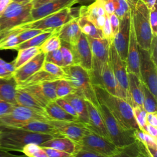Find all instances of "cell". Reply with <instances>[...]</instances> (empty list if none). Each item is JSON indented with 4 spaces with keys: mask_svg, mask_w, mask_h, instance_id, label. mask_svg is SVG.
Listing matches in <instances>:
<instances>
[{
    "mask_svg": "<svg viewBox=\"0 0 157 157\" xmlns=\"http://www.w3.org/2000/svg\"><path fill=\"white\" fill-rule=\"evenodd\" d=\"M93 88L98 102L108 109L123 128L131 131L139 129L132 108L126 100L110 94L101 85L93 84Z\"/></svg>",
    "mask_w": 157,
    "mask_h": 157,
    "instance_id": "1",
    "label": "cell"
},
{
    "mask_svg": "<svg viewBox=\"0 0 157 157\" xmlns=\"http://www.w3.org/2000/svg\"><path fill=\"white\" fill-rule=\"evenodd\" d=\"M55 137L50 135L28 131L19 128L1 126L0 150L7 151L21 152L23 147L31 143L40 145Z\"/></svg>",
    "mask_w": 157,
    "mask_h": 157,
    "instance_id": "2",
    "label": "cell"
},
{
    "mask_svg": "<svg viewBox=\"0 0 157 157\" xmlns=\"http://www.w3.org/2000/svg\"><path fill=\"white\" fill-rule=\"evenodd\" d=\"M63 68L65 73L64 79L71 83L75 93L91 102L97 108L99 102L94 90L91 72L77 64Z\"/></svg>",
    "mask_w": 157,
    "mask_h": 157,
    "instance_id": "3",
    "label": "cell"
},
{
    "mask_svg": "<svg viewBox=\"0 0 157 157\" xmlns=\"http://www.w3.org/2000/svg\"><path fill=\"white\" fill-rule=\"evenodd\" d=\"M131 19L137 42L140 48L149 50L153 35L149 22V9L139 1L135 6H130Z\"/></svg>",
    "mask_w": 157,
    "mask_h": 157,
    "instance_id": "4",
    "label": "cell"
},
{
    "mask_svg": "<svg viewBox=\"0 0 157 157\" xmlns=\"http://www.w3.org/2000/svg\"><path fill=\"white\" fill-rule=\"evenodd\" d=\"M31 2L12 1L0 15V36L9 30L33 21Z\"/></svg>",
    "mask_w": 157,
    "mask_h": 157,
    "instance_id": "5",
    "label": "cell"
},
{
    "mask_svg": "<svg viewBox=\"0 0 157 157\" xmlns=\"http://www.w3.org/2000/svg\"><path fill=\"white\" fill-rule=\"evenodd\" d=\"M79 8L80 7L74 8L72 7H67L57 12L18 27L23 29H40L44 32H56L69 21L78 17Z\"/></svg>",
    "mask_w": 157,
    "mask_h": 157,
    "instance_id": "6",
    "label": "cell"
},
{
    "mask_svg": "<svg viewBox=\"0 0 157 157\" xmlns=\"http://www.w3.org/2000/svg\"><path fill=\"white\" fill-rule=\"evenodd\" d=\"M97 109L102 117L111 142L117 147H124L136 140L134 136V131L123 128L104 104L99 102Z\"/></svg>",
    "mask_w": 157,
    "mask_h": 157,
    "instance_id": "7",
    "label": "cell"
},
{
    "mask_svg": "<svg viewBox=\"0 0 157 157\" xmlns=\"http://www.w3.org/2000/svg\"><path fill=\"white\" fill-rule=\"evenodd\" d=\"M44 111L15 105L10 112L0 117V125L9 128H17L33 121H48Z\"/></svg>",
    "mask_w": 157,
    "mask_h": 157,
    "instance_id": "8",
    "label": "cell"
},
{
    "mask_svg": "<svg viewBox=\"0 0 157 157\" xmlns=\"http://www.w3.org/2000/svg\"><path fill=\"white\" fill-rule=\"evenodd\" d=\"M87 37L92 55L91 77L93 84L100 85V76L103 66L110 56V44L104 38Z\"/></svg>",
    "mask_w": 157,
    "mask_h": 157,
    "instance_id": "9",
    "label": "cell"
},
{
    "mask_svg": "<svg viewBox=\"0 0 157 157\" xmlns=\"http://www.w3.org/2000/svg\"><path fill=\"white\" fill-rule=\"evenodd\" d=\"M110 57L117 82L116 96L127 101L128 99V76L126 63L120 58L113 43L110 45Z\"/></svg>",
    "mask_w": 157,
    "mask_h": 157,
    "instance_id": "10",
    "label": "cell"
},
{
    "mask_svg": "<svg viewBox=\"0 0 157 157\" xmlns=\"http://www.w3.org/2000/svg\"><path fill=\"white\" fill-rule=\"evenodd\" d=\"M80 149L105 157H110L119 151L112 142L90 131L85 134L79 143Z\"/></svg>",
    "mask_w": 157,
    "mask_h": 157,
    "instance_id": "11",
    "label": "cell"
},
{
    "mask_svg": "<svg viewBox=\"0 0 157 157\" xmlns=\"http://www.w3.org/2000/svg\"><path fill=\"white\" fill-rule=\"evenodd\" d=\"M139 52L140 80L156 98L157 65L151 59L148 50L139 47Z\"/></svg>",
    "mask_w": 157,
    "mask_h": 157,
    "instance_id": "12",
    "label": "cell"
},
{
    "mask_svg": "<svg viewBox=\"0 0 157 157\" xmlns=\"http://www.w3.org/2000/svg\"><path fill=\"white\" fill-rule=\"evenodd\" d=\"M131 29V12H127L120 19V26L118 32L113 39V44L120 58L126 61L128 55V45Z\"/></svg>",
    "mask_w": 157,
    "mask_h": 157,
    "instance_id": "13",
    "label": "cell"
},
{
    "mask_svg": "<svg viewBox=\"0 0 157 157\" xmlns=\"http://www.w3.org/2000/svg\"><path fill=\"white\" fill-rule=\"evenodd\" d=\"M74 57V64L79 65L86 70L92 71V55L87 37L81 33L77 42L71 45Z\"/></svg>",
    "mask_w": 157,
    "mask_h": 157,
    "instance_id": "14",
    "label": "cell"
},
{
    "mask_svg": "<svg viewBox=\"0 0 157 157\" xmlns=\"http://www.w3.org/2000/svg\"><path fill=\"white\" fill-rule=\"evenodd\" d=\"M48 121L62 136L70 139L78 145L83 137L90 131L84 124L79 121L68 122L54 120H48Z\"/></svg>",
    "mask_w": 157,
    "mask_h": 157,
    "instance_id": "15",
    "label": "cell"
},
{
    "mask_svg": "<svg viewBox=\"0 0 157 157\" xmlns=\"http://www.w3.org/2000/svg\"><path fill=\"white\" fill-rule=\"evenodd\" d=\"M106 15L101 0H96L88 6H81L79 8V16L85 17L100 30L104 26Z\"/></svg>",
    "mask_w": 157,
    "mask_h": 157,
    "instance_id": "16",
    "label": "cell"
},
{
    "mask_svg": "<svg viewBox=\"0 0 157 157\" xmlns=\"http://www.w3.org/2000/svg\"><path fill=\"white\" fill-rule=\"evenodd\" d=\"M45 54L40 52L22 66L16 69L13 77L17 84L23 82L34 73L40 70L45 62Z\"/></svg>",
    "mask_w": 157,
    "mask_h": 157,
    "instance_id": "17",
    "label": "cell"
},
{
    "mask_svg": "<svg viewBox=\"0 0 157 157\" xmlns=\"http://www.w3.org/2000/svg\"><path fill=\"white\" fill-rule=\"evenodd\" d=\"M85 102L88 114V123L85 124V126L93 132L111 142L105 123L99 110L89 101L85 100Z\"/></svg>",
    "mask_w": 157,
    "mask_h": 157,
    "instance_id": "18",
    "label": "cell"
},
{
    "mask_svg": "<svg viewBox=\"0 0 157 157\" xmlns=\"http://www.w3.org/2000/svg\"><path fill=\"white\" fill-rule=\"evenodd\" d=\"M75 4V0H53L38 7L31 9L33 21L39 20L48 15L54 13Z\"/></svg>",
    "mask_w": 157,
    "mask_h": 157,
    "instance_id": "19",
    "label": "cell"
},
{
    "mask_svg": "<svg viewBox=\"0 0 157 157\" xmlns=\"http://www.w3.org/2000/svg\"><path fill=\"white\" fill-rule=\"evenodd\" d=\"M126 67L128 72L134 73L140 78V63H139V45L137 42L132 23L131 19L130 36L128 45V55L126 58Z\"/></svg>",
    "mask_w": 157,
    "mask_h": 157,
    "instance_id": "20",
    "label": "cell"
},
{
    "mask_svg": "<svg viewBox=\"0 0 157 157\" xmlns=\"http://www.w3.org/2000/svg\"><path fill=\"white\" fill-rule=\"evenodd\" d=\"M128 99L127 102L133 107H143L144 93L142 82L135 74L128 72Z\"/></svg>",
    "mask_w": 157,
    "mask_h": 157,
    "instance_id": "21",
    "label": "cell"
},
{
    "mask_svg": "<svg viewBox=\"0 0 157 157\" xmlns=\"http://www.w3.org/2000/svg\"><path fill=\"white\" fill-rule=\"evenodd\" d=\"M55 33L61 40L70 45H74L82 33L78 23V18L69 21Z\"/></svg>",
    "mask_w": 157,
    "mask_h": 157,
    "instance_id": "22",
    "label": "cell"
},
{
    "mask_svg": "<svg viewBox=\"0 0 157 157\" xmlns=\"http://www.w3.org/2000/svg\"><path fill=\"white\" fill-rule=\"evenodd\" d=\"M39 146L41 147L51 148L74 155H75L80 150V146L77 144L64 136L53 137L43 142Z\"/></svg>",
    "mask_w": 157,
    "mask_h": 157,
    "instance_id": "23",
    "label": "cell"
},
{
    "mask_svg": "<svg viewBox=\"0 0 157 157\" xmlns=\"http://www.w3.org/2000/svg\"><path fill=\"white\" fill-rule=\"evenodd\" d=\"M44 112L48 120L78 121V118L65 112L55 101L48 102L44 108Z\"/></svg>",
    "mask_w": 157,
    "mask_h": 157,
    "instance_id": "24",
    "label": "cell"
},
{
    "mask_svg": "<svg viewBox=\"0 0 157 157\" xmlns=\"http://www.w3.org/2000/svg\"><path fill=\"white\" fill-rule=\"evenodd\" d=\"M100 85L110 94L116 96L117 82L113 72L110 57L105 61L100 76Z\"/></svg>",
    "mask_w": 157,
    "mask_h": 157,
    "instance_id": "25",
    "label": "cell"
},
{
    "mask_svg": "<svg viewBox=\"0 0 157 157\" xmlns=\"http://www.w3.org/2000/svg\"><path fill=\"white\" fill-rule=\"evenodd\" d=\"M14 128H19L39 134H48L55 137H62V136L57 131L56 129L48 121H33Z\"/></svg>",
    "mask_w": 157,
    "mask_h": 157,
    "instance_id": "26",
    "label": "cell"
},
{
    "mask_svg": "<svg viewBox=\"0 0 157 157\" xmlns=\"http://www.w3.org/2000/svg\"><path fill=\"white\" fill-rule=\"evenodd\" d=\"M64 98L73 107L77 113L79 122L85 124L88 123V114L85 100L77 93L69 94Z\"/></svg>",
    "mask_w": 157,
    "mask_h": 157,
    "instance_id": "27",
    "label": "cell"
},
{
    "mask_svg": "<svg viewBox=\"0 0 157 157\" xmlns=\"http://www.w3.org/2000/svg\"><path fill=\"white\" fill-rule=\"evenodd\" d=\"M17 83L13 77L0 78V99L17 105L16 101Z\"/></svg>",
    "mask_w": 157,
    "mask_h": 157,
    "instance_id": "28",
    "label": "cell"
},
{
    "mask_svg": "<svg viewBox=\"0 0 157 157\" xmlns=\"http://www.w3.org/2000/svg\"><path fill=\"white\" fill-rule=\"evenodd\" d=\"M16 101L17 105L44 111V106L25 88H17Z\"/></svg>",
    "mask_w": 157,
    "mask_h": 157,
    "instance_id": "29",
    "label": "cell"
},
{
    "mask_svg": "<svg viewBox=\"0 0 157 157\" xmlns=\"http://www.w3.org/2000/svg\"><path fill=\"white\" fill-rule=\"evenodd\" d=\"M58 80H59V78L42 69H40L32 75L23 82L17 84V88H23L32 85H40L45 82H53Z\"/></svg>",
    "mask_w": 157,
    "mask_h": 157,
    "instance_id": "30",
    "label": "cell"
},
{
    "mask_svg": "<svg viewBox=\"0 0 157 157\" xmlns=\"http://www.w3.org/2000/svg\"><path fill=\"white\" fill-rule=\"evenodd\" d=\"M23 28L16 27L5 33L0 36V50L14 49L20 44L18 35Z\"/></svg>",
    "mask_w": 157,
    "mask_h": 157,
    "instance_id": "31",
    "label": "cell"
},
{
    "mask_svg": "<svg viewBox=\"0 0 157 157\" xmlns=\"http://www.w3.org/2000/svg\"><path fill=\"white\" fill-rule=\"evenodd\" d=\"M18 54L12 62L15 70L22 66L39 53L42 52L39 47H32L17 50Z\"/></svg>",
    "mask_w": 157,
    "mask_h": 157,
    "instance_id": "32",
    "label": "cell"
},
{
    "mask_svg": "<svg viewBox=\"0 0 157 157\" xmlns=\"http://www.w3.org/2000/svg\"><path fill=\"white\" fill-rule=\"evenodd\" d=\"M78 23L82 33L86 36L96 39L104 38L102 31L96 28L85 17L78 16Z\"/></svg>",
    "mask_w": 157,
    "mask_h": 157,
    "instance_id": "33",
    "label": "cell"
},
{
    "mask_svg": "<svg viewBox=\"0 0 157 157\" xmlns=\"http://www.w3.org/2000/svg\"><path fill=\"white\" fill-rule=\"evenodd\" d=\"M54 32H43L33 38L20 44L18 45L14 50H18L20 49H23L26 48H29V47H40L42 43L49 37Z\"/></svg>",
    "mask_w": 157,
    "mask_h": 157,
    "instance_id": "34",
    "label": "cell"
},
{
    "mask_svg": "<svg viewBox=\"0 0 157 157\" xmlns=\"http://www.w3.org/2000/svg\"><path fill=\"white\" fill-rule=\"evenodd\" d=\"M144 101L143 107L147 113L156 112V98L153 95L148 88L142 83Z\"/></svg>",
    "mask_w": 157,
    "mask_h": 157,
    "instance_id": "35",
    "label": "cell"
},
{
    "mask_svg": "<svg viewBox=\"0 0 157 157\" xmlns=\"http://www.w3.org/2000/svg\"><path fill=\"white\" fill-rule=\"evenodd\" d=\"M61 47V40L54 32L49 36L39 47L41 52L45 54L59 49Z\"/></svg>",
    "mask_w": 157,
    "mask_h": 157,
    "instance_id": "36",
    "label": "cell"
},
{
    "mask_svg": "<svg viewBox=\"0 0 157 157\" xmlns=\"http://www.w3.org/2000/svg\"><path fill=\"white\" fill-rule=\"evenodd\" d=\"M73 93H75V90L67 80L64 78L58 80L56 85L57 98H63Z\"/></svg>",
    "mask_w": 157,
    "mask_h": 157,
    "instance_id": "37",
    "label": "cell"
},
{
    "mask_svg": "<svg viewBox=\"0 0 157 157\" xmlns=\"http://www.w3.org/2000/svg\"><path fill=\"white\" fill-rule=\"evenodd\" d=\"M59 50L62 56L63 67L74 64V57L71 45L66 42L61 40V47Z\"/></svg>",
    "mask_w": 157,
    "mask_h": 157,
    "instance_id": "38",
    "label": "cell"
},
{
    "mask_svg": "<svg viewBox=\"0 0 157 157\" xmlns=\"http://www.w3.org/2000/svg\"><path fill=\"white\" fill-rule=\"evenodd\" d=\"M41 69L48 72L59 79L64 78L65 76V73L63 67L50 62L45 61Z\"/></svg>",
    "mask_w": 157,
    "mask_h": 157,
    "instance_id": "39",
    "label": "cell"
},
{
    "mask_svg": "<svg viewBox=\"0 0 157 157\" xmlns=\"http://www.w3.org/2000/svg\"><path fill=\"white\" fill-rule=\"evenodd\" d=\"M114 7V13L121 19L130 9L126 0H111Z\"/></svg>",
    "mask_w": 157,
    "mask_h": 157,
    "instance_id": "40",
    "label": "cell"
},
{
    "mask_svg": "<svg viewBox=\"0 0 157 157\" xmlns=\"http://www.w3.org/2000/svg\"><path fill=\"white\" fill-rule=\"evenodd\" d=\"M132 108L134 118L138 125V127L140 129L143 130L144 126L147 124V121H146L147 112L144 110V108H140L137 106L133 107Z\"/></svg>",
    "mask_w": 157,
    "mask_h": 157,
    "instance_id": "41",
    "label": "cell"
},
{
    "mask_svg": "<svg viewBox=\"0 0 157 157\" xmlns=\"http://www.w3.org/2000/svg\"><path fill=\"white\" fill-rule=\"evenodd\" d=\"M15 68L13 63H7L0 58V78L13 77Z\"/></svg>",
    "mask_w": 157,
    "mask_h": 157,
    "instance_id": "42",
    "label": "cell"
},
{
    "mask_svg": "<svg viewBox=\"0 0 157 157\" xmlns=\"http://www.w3.org/2000/svg\"><path fill=\"white\" fill-rule=\"evenodd\" d=\"M45 61L54 63L61 67H63L62 56L59 49H57L46 53Z\"/></svg>",
    "mask_w": 157,
    "mask_h": 157,
    "instance_id": "43",
    "label": "cell"
},
{
    "mask_svg": "<svg viewBox=\"0 0 157 157\" xmlns=\"http://www.w3.org/2000/svg\"><path fill=\"white\" fill-rule=\"evenodd\" d=\"M44 31L40 29H23L21 32L18 35V38L19 40L20 44L23 43L33 37L43 33Z\"/></svg>",
    "mask_w": 157,
    "mask_h": 157,
    "instance_id": "44",
    "label": "cell"
},
{
    "mask_svg": "<svg viewBox=\"0 0 157 157\" xmlns=\"http://www.w3.org/2000/svg\"><path fill=\"white\" fill-rule=\"evenodd\" d=\"M149 22L153 36H157V12L156 6H153L149 10Z\"/></svg>",
    "mask_w": 157,
    "mask_h": 157,
    "instance_id": "45",
    "label": "cell"
},
{
    "mask_svg": "<svg viewBox=\"0 0 157 157\" xmlns=\"http://www.w3.org/2000/svg\"><path fill=\"white\" fill-rule=\"evenodd\" d=\"M45 151L48 157H75V155L63 151L47 148V147H42Z\"/></svg>",
    "mask_w": 157,
    "mask_h": 157,
    "instance_id": "46",
    "label": "cell"
},
{
    "mask_svg": "<svg viewBox=\"0 0 157 157\" xmlns=\"http://www.w3.org/2000/svg\"><path fill=\"white\" fill-rule=\"evenodd\" d=\"M55 102L60 106L65 112L69 113L70 115L78 118L77 113H75L74 109L71 106V105L64 99V98H56L55 100Z\"/></svg>",
    "mask_w": 157,
    "mask_h": 157,
    "instance_id": "47",
    "label": "cell"
},
{
    "mask_svg": "<svg viewBox=\"0 0 157 157\" xmlns=\"http://www.w3.org/2000/svg\"><path fill=\"white\" fill-rule=\"evenodd\" d=\"M103 37L104 39H105L110 44H111L113 42V36L112 34V30H111V27H110V20L109 16L106 15L105 17V23L104 24V26L101 29Z\"/></svg>",
    "mask_w": 157,
    "mask_h": 157,
    "instance_id": "48",
    "label": "cell"
},
{
    "mask_svg": "<svg viewBox=\"0 0 157 157\" xmlns=\"http://www.w3.org/2000/svg\"><path fill=\"white\" fill-rule=\"evenodd\" d=\"M110 23V27L112 30V34L113 38L118 32V30L119 29L120 26V18L113 13L109 16Z\"/></svg>",
    "mask_w": 157,
    "mask_h": 157,
    "instance_id": "49",
    "label": "cell"
},
{
    "mask_svg": "<svg viewBox=\"0 0 157 157\" xmlns=\"http://www.w3.org/2000/svg\"><path fill=\"white\" fill-rule=\"evenodd\" d=\"M151 59L153 63L157 65V42H156V37L153 36L151 42L150 44V49L148 50Z\"/></svg>",
    "mask_w": 157,
    "mask_h": 157,
    "instance_id": "50",
    "label": "cell"
},
{
    "mask_svg": "<svg viewBox=\"0 0 157 157\" xmlns=\"http://www.w3.org/2000/svg\"><path fill=\"white\" fill-rule=\"evenodd\" d=\"M15 105L0 99V117L11 112Z\"/></svg>",
    "mask_w": 157,
    "mask_h": 157,
    "instance_id": "51",
    "label": "cell"
},
{
    "mask_svg": "<svg viewBox=\"0 0 157 157\" xmlns=\"http://www.w3.org/2000/svg\"><path fill=\"white\" fill-rule=\"evenodd\" d=\"M146 121L147 123L157 127V112L147 113Z\"/></svg>",
    "mask_w": 157,
    "mask_h": 157,
    "instance_id": "52",
    "label": "cell"
},
{
    "mask_svg": "<svg viewBox=\"0 0 157 157\" xmlns=\"http://www.w3.org/2000/svg\"><path fill=\"white\" fill-rule=\"evenodd\" d=\"M150 136L157 138V127H155L148 123L145 124L143 130Z\"/></svg>",
    "mask_w": 157,
    "mask_h": 157,
    "instance_id": "53",
    "label": "cell"
},
{
    "mask_svg": "<svg viewBox=\"0 0 157 157\" xmlns=\"http://www.w3.org/2000/svg\"><path fill=\"white\" fill-rule=\"evenodd\" d=\"M75 157H105V156L99 155L95 154L94 153L80 149L75 154Z\"/></svg>",
    "mask_w": 157,
    "mask_h": 157,
    "instance_id": "54",
    "label": "cell"
},
{
    "mask_svg": "<svg viewBox=\"0 0 157 157\" xmlns=\"http://www.w3.org/2000/svg\"><path fill=\"white\" fill-rule=\"evenodd\" d=\"M53 0H33L31 2L32 4L33 9L38 7L43 4H45L47 2H49L50 1H52Z\"/></svg>",
    "mask_w": 157,
    "mask_h": 157,
    "instance_id": "55",
    "label": "cell"
},
{
    "mask_svg": "<svg viewBox=\"0 0 157 157\" xmlns=\"http://www.w3.org/2000/svg\"><path fill=\"white\" fill-rule=\"evenodd\" d=\"M12 1V0H0V15Z\"/></svg>",
    "mask_w": 157,
    "mask_h": 157,
    "instance_id": "56",
    "label": "cell"
},
{
    "mask_svg": "<svg viewBox=\"0 0 157 157\" xmlns=\"http://www.w3.org/2000/svg\"><path fill=\"white\" fill-rule=\"evenodd\" d=\"M149 10L156 5V0H139Z\"/></svg>",
    "mask_w": 157,
    "mask_h": 157,
    "instance_id": "57",
    "label": "cell"
},
{
    "mask_svg": "<svg viewBox=\"0 0 157 157\" xmlns=\"http://www.w3.org/2000/svg\"><path fill=\"white\" fill-rule=\"evenodd\" d=\"M31 157H48V156L43 148L40 147V148L34 153Z\"/></svg>",
    "mask_w": 157,
    "mask_h": 157,
    "instance_id": "58",
    "label": "cell"
},
{
    "mask_svg": "<svg viewBox=\"0 0 157 157\" xmlns=\"http://www.w3.org/2000/svg\"><path fill=\"white\" fill-rule=\"evenodd\" d=\"M95 1L96 0H75V4H79L81 6H88Z\"/></svg>",
    "mask_w": 157,
    "mask_h": 157,
    "instance_id": "59",
    "label": "cell"
},
{
    "mask_svg": "<svg viewBox=\"0 0 157 157\" xmlns=\"http://www.w3.org/2000/svg\"><path fill=\"white\" fill-rule=\"evenodd\" d=\"M12 153L10 151L0 150V157H10Z\"/></svg>",
    "mask_w": 157,
    "mask_h": 157,
    "instance_id": "60",
    "label": "cell"
},
{
    "mask_svg": "<svg viewBox=\"0 0 157 157\" xmlns=\"http://www.w3.org/2000/svg\"><path fill=\"white\" fill-rule=\"evenodd\" d=\"M139 1V0H126V1L128 3L129 6H135L137 3V2Z\"/></svg>",
    "mask_w": 157,
    "mask_h": 157,
    "instance_id": "61",
    "label": "cell"
},
{
    "mask_svg": "<svg viewBox=\"0 0 157 157\" xmlns=\"http://www.w3.org/2000/svg\"><path fill=\"white\" fill-rule=\"evenodd\" d=\"M13 1L17 2H21V3H29L31 2L33 0H12Z\"/></svg>",
    "mask_w": 157,
    "mask_h": 157,
    "instance_id": "62",
    "label": "cell"
},
{
    "mask_svg": "<svg viewBox=\"0 0 157 157\" xmlns=\"http://www.w3.org/2000/svg\"><path fill=\"white\" fill-rule=\"evenodd\" d=\"M10 157H28L26 156V155H14V154H12L10 155Z\"/></svg>",
    "mask_w": 157,
    "mask_h": 157,
    "instance_id": "63",
    "label": "cell"
},
{
    "mask_svg": "<svg viewBox=\"0 0 157 157\" xmlns=\"http://www.w3.org/2000/svg\"><path fill=\"white\" fill-rule=\"evenodd\" d=\"M0 128H1V125H0Z\"/></svg>",
    "mask_w": 157,
    "mask_h": 157,
    "instance_id": "64",
    "label": "cell"
}]
</instances>
